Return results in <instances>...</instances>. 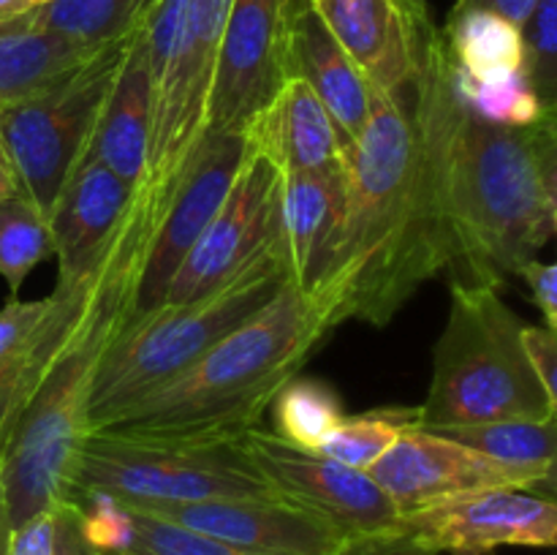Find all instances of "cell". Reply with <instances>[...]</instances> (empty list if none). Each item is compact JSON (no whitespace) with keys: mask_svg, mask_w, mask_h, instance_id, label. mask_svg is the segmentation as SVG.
Instances as JSON below:
<instances>
[{"mask_svg":"<svg viewBox=\"0 0 557 555\" xmlns=\"http://www.w3.org/2000/svg\"><path fill=\"white\" fill-rule=\"evenodd\" d=\"M455 54L424 33L411 112L455 283L500 288L557 226V118L528 128L487 123L457 96Z\"/></svg>","mask_w":557,"mask_h":555,"instance_id":"cell-1","label":"cell"},{"mask_svg":"<svg viewBox=\"0 0 557 555\" xmlns=\"http://www.w3.org/2000/svg\"><path fill=\"white\" fill-rule=\"evenodd\" d=\"M346 158V210L330 270L315 292L337 321L386 326L446 270V243L424 172L411 92L370 87V114Z\"/></svg>","mask_w":557,"mask_h":555,"instance_id":"cell-2","label":"cell"},{"mask_svg":"<svg viewBox=\"0 0 557 555\" xmlns=\"http://www.w3.org/2000/svg\"><path fill=\"white\" fill-rule=\"evenodd\" d=\"M161 223L136 185L131 207L82 281L69 326L0 449L9 528L71 501L76 457L87 433V400L103 348L134 313L136 283Z\"/></svg>","mask_w":557,"mask_h":555,"instance_id":"cell-3","label":"cell"},{"mask_svg":"<svg viewBox=\"0 0 557 555\" xmlns=\"http://www.w3.org/2000/svg\"><path fill=\"white\" fill-rule=\"evenodd\" d=\"M341 324L319 292L286 283L270 305L223 335L183 373L141 395L98 430L128 435H245L261 424L281 386L299 375Z\"/></svg>","mask_w":557,"mask_h":555,"instance_id":"cell-4","label":"cell"},{"mask_svg":"<svg viewBox=\"0 0 557 555\" xmlns=\"http://www.w3.org/2000/svg\"><path fill=\"white\" fill-rule=\"evenodd\" d=\"M288 281L292 267L281 234L215 292L128 316L98 362L87 400V430L103 428L141 395L183 373L223 335L270 305Z\"/></svg>","mask_w":557,"mask_h":555,"instance_id":"cell-5","label":"cell"},{"mask_svg":"<svg viewBox=\"0 0 557 555\" xmlns=\"http://www.w3.org/2000/svg\"><path fill=\"white\" fill-rule=\"evenodd\" d=\"M522 321L498 288L451 281L446 326L417 428L438 433L506 419H557V403L522 351Z\"/></svg>","mask_w":557,"mask_h":555,"instance_id":"cell-6","label":"cell"},{"mask_svg":"<svg viewBox=\"0 0 557 555\" xmlns=\"http://www.w3.org/2000/svg\"><path fill=\"white\" fill-rule=\"evenodd\" d=\"M103 490L125 504H196L277 495L253 466L245 435L169 439L87 430L76 457V493Z\"/></svg>","mask_w":557,"mask_h":555,"instance_id":"cell-7","label":"cell"},{"mask_svg":"<svg viewBox=\"0 0 557 555\" xmlns=\"http://www.w3.org/2000/svg\"><path fill=\"white\" fill-rule=\"evenodd\" d=\"M128 36L103 44L79 69L0 112V145L22 194L47 218L90 145Z\"/></svg>","mask_w":557,"mask_h":555,"instance_id":"cell-8","label":"cell"},{"mask_svg":"<svg viewBox=\"0 0 557 555\" xmlns=\"http://www.w3.org/2000/svg\"><path fill=\"white\" fill-rule=\"evenodd\" d=\"M232 3L234 0H188L183 54L163 74L152 96L150 152L139 185L161 212H166L180 172L205 134L218 47Z\"/></svg>","mask_w":557,"mask_h":555,"instance_id":"cell-9","label":"cell"},{"mask_svg":"<svg viewBox=\"0 0 557 555\" xmlns=\"http://www.w3.org/2000/svg\"><path fill=\"white\" fill-rule=\"evenodd\" d=\"M281 205L283 172L248 150L223 205L174 272L163 303H188L232 281L283 234Z\"/></svg>","mask_w":557,"mask_h":555,"instance_id":"cell-10","label":"cell"},{"mask_svg":"<svg viewBox=\"0 0 557 555\" xmlns=\"http://www.w3.org/2000/svg\"><path fill=\"white\" fill-rule=\"evenodd\" d=\"M245 446L253 466L281 498L319 515L346 539L389 531L400 522L397 506L368 471L343 466L321 452L299 449L277 439L272 430H261V424L245 433Z\"/></svg>","mask_w":557,"mask_h":555,"instance_id":"cell-11","label":"cell"},{"mask_svg":"<svg viewBox=\"0 0 557 555\" xmlns=\"http://www.w3.org/2000/svg\"><path fill=\"white\" fill-rule=\"evenodd\" d=\"M245 136L239 131H207L190 150L177 185L166 201L161 223L156 229L139 283H136L134 313L158 308L163 303L174 272L183 264L185 254L212 221L218 207L226 199L234 177L245 161ZM131 313V316H134Z\"/></svg>","mask_w":557,"mask_h":555,"instance_id":"cell-12","label":"cell"},{"mask_svg":"<svg viewBox=\"0 0 557 555\" xmlns=\"http://www.w3.org/2000/svg\"><path fill=\"white\" fill-rule=\"evenodd\" d=\"M397 526L428 550L484 555L498 547H555L553 495L525 488H487L400 515Z\"/></svg>","mask_w":557,"mask_h":555,"instance_id":"cell-13","label":"cell"},{"mask_svg":"<svg viewBox=\"0 0 557 555\" xmlns=\"http://www.w3.org/2000/svg\"><path fill=\"white\" fill-rule=\"evenodd\" d=\"M288 0H234L207 101V131H239L288 79Z\"/></svg>","mask_w":557,"mask_h":555,"instance_id":"cell-14","label":"cell"},{"mask_svg":"<svg viewBox=\"0 0 557 555\" xmlns=\"http://www.w3.org/2000/svg\"><path fill=\"white\" fill-rule=\"evenodd\" d=\"M370 479L389 495L400 515L433 506L438 501L487 488H525L553 490L555 477L506 466L484 457L457 441L444 439L430 430L408 428L381 460L368 468Z\"/></svg>","mask_w":557,"mask_h":555,"instance_id":"cell-15","label":"cell"},{"mask_svg":"<svg viewBox=\"0 0 557 555\" xmlns=\"http://www.w3.org/2000/svg\"><path fill=\"white\" fill-rule=\"evenodd\" d=\"M128 506L256 555H335L346 542L337 528L281 495Z\"/></svg>","mask_w":557,"mask_h":555,"instance_id":"cell-16","label":"cell"},{"mask_svg":"<svg viewBox=\"0 0 557 555\" xmlns=\"http://www.w3.org/2000/svg\"><path fill=\"white\" fill-rule=\"evenodd\" d=\"M313 5L370 87L389 96L411 92L424 33L433 25L428 9L406 0H313Z\"/></svg>","mask_w":557,"mask_h":555,"instance_id":"cell-17","label":"cell"},{"mask_svg":"<svg viewBox=\"0 0 557 555\" xmlns=\"http://www.w3.org/2000/svg\"><path fill=\"white\" fill-rule=\"evenodd\" d=\"M134 190L136 185L120 180L101 158L82 156L47 218L58 256V283L82 281L96 264L131 207Z\"/></svg>","mask_w":557,"mask_h":555,"instance_id":"cell-18","label":"cell"},{"mask_svg":"<svg viewBox=\"0 0 557 555\" xmlns=\"http://www.w3.org/2000/svg\"><path fill=\"white\" fill-rule=\"evenodd\" d=\"M286 65L288 76L302 79L324 103L346 152L368 123L370 82L335 41L313 0H288Z\"/></svg>","mask_w":557,"mask_h":555,"instance_id":"cell-19","label":"cell"},{"mask_svg":"<svg viewBox=\"0 0 557 555\" xmlns=\"http://www.w3.org/2000/svg\"><path fill=\"white\" fill-rule=\"evenodd\" d=\"M346 210V158L330 166L283 174V239L292 281L315 292L330 270Z\"/></svg>","mask_w":557,"mask_h":555,"instance_id":"cell-20","label":"cell"},{"mask_svg":"<svg viewBox=\"0 0 557 555\" xmlns=\"http://www.w3.org/2000/svg\"><path fill=\"white\" fill-rule=\"evenodd\" d=\"M152 131V76L147 60L141 22L131 30L120 60L117 76L112 82L96 131L87 145L85 156H96L125 180L128 185H139L147 169Z\"/></svg>","mask_w":557,"mask_h":555,"instance_id":"cell-21","label":"cell"},{"mask_svg":"<svg viewBox=\"0 0 557 555\" xmlns=\"http://www.w3.org/2000/svg\"><path fill=\"white\" fill-rule=\"evenodd\" d=\"M245 147L270 158L283 174L330 166L343 161L341 136L324 103L297 76H288L281 90L243 128Z\"/></svg>","mask_w":557,"mask_h":555,"instance_id":"cell-22","label":"cell"},{"mask_svg":"<svg viewBox=\"0 0 557 555\" xmlns=\"http://www.w3.org/2000/svg\"><path fill=\"white\" fill-rule=\"evenodd\" d=\"M101 47L38 30L25 14L0 20V112L79 69Z\"/></svg>","mask_w":557,"mask_h":555,"instance_id":"cell-23","label":"cell"},{"mask_svg":"<svg viewBox=\"0 0 557 555\" xmlns=\"http://www.w3.org/2000/svg\"><path fill=\"white\" fill-rule=\"evenodd\" d=\"M82 281H85V278H82ZM82 281L71 283V286L58 283L52 292L54 305L52 310H49L47 321L38 326L36 335H33L25 346L0 359V449H3L5 435H9L16 414L22 411V406L27 403L30 392L36 390L38 379H41V373L47 370V362L52 359L54 348H58L65 326H69L71 313H74V305L82 292Z\"/></svg>","mask_w":557,"mask_h":555,"instance_id":"cell-24","label":"cell"},{"mask_svg":"<svg viewBox=\"0 0 557 555\" xmlns=\"http://www.w3.org/2000/svg\"><path fill=\"white\" fill-rule=\"evenodd\" d=\"M441 30L457 65L476 79L522 69L525 58L522 30L493 11H451L449 22Z\"/></svg>","mask_w":557,"mask_h":555,"instance_id":"cell-25","label":"cell"},{"mask_svg":"<svg viewBox=\"0 0 557 555\" xmlns=\"http://www.w3.org/2000/svg\"><path fill=\"white\" fill-rule=\"evenodd\" d=\"M444 439L457 441L484 457L506 466L555 477L557 424L555 419H506V422L468 424V428L438 430Z\"/></svg>","mask_w":557,"mask_h":555,"instance_id":"cell-26","label":"cell"},{"mask_svg":"<svg viewBox=\"0 0 557 555\" xmlns=\"http://www.w3.org/2000/svg\"><path fill=\"white\" fill-rule=\"evenodd\" d=\"M150 5L152 0H52L25 16L38 30L98 47L128 36Z\"/></svg>","mask_w":557,"mask_h":555,"instance_id":"cell-27","label":"cell"},{"mask_svg":"<svg viewBox=\"0 0 557 555\" xmlns=\"http://www.w3.org/2000/svg\"><path fill=\"white\" fill-rule=\"evenodd\" d=\"M270 408L272 422H275L272 433L310 452H319L321 444L346 419L335 390L326 386L324 381L302 379V375L288 379L275 400L270 403Z\"/></svg>","mask_w":557,"mask_h":555,"instance_id":"cell-28","label":"cell"},{"mask_svg":"<svg viewBox=\"0 0 557 555\" xmlns=\"http://www.w3.org/2000/svg\"><path fill=\"white\" fill-rule=\"evenodd\" d=\"M451 79H455V90L462 103L473 114L500 125V128H528V125H536L539 120L555 114V109L544 107L522 69L490 76V79H476V76L466 74L455 60Z\"/></svg>","mask_w":557,"mask_h":555,"instance_id":"cell-29","label":"cell"},{"mask_svg":"<svg viewBox=\"0 0 557 555\" xmlns=\"http://www.w3.org/2000/svg\"><path fill=\"white\" fill-rule=\"evenodd\" d=\"M54 254L49 221L25 194L0 201V278L16 294L33 267Z\"/></svg>","mask_w":557,"mask_h":555,"instance_id":"cell-30","label":"cell"},{"mask_svg":"<svg viewBox=\"0 0 557 555\" xmlns=\"http://www.w3.org/2000/svg\"><path fill=\"white\" fill-rule=\"evenodd\" d=\"M417 428L413 408H379L362 417H346L321 444V455L357 471H368L400 439L403 430Z\"/></svg>","mask_w":557,"mask_h":555,"instance_id":"cell-31","label":"cell"},{"mask_svg":"<svg viewBox=\"0 0 557 555\" xmlns=\"http://www.w3.org/2000/svg\"><path fill=\"white\" fill-rule=\"evenodd\" d=\"M128 509L131 544L125 550L128 555H256L194 531V528L177 526V522L150 515V511L136 509V506H128Z\"/></svg>","mask_w":557,"mask_h":555,"instance_id":"cell-32","label":"cell"},{"mask_svg":"<svg viewBox=\"0 0 557 555\" xmlns=\"http://www.w3.org/2000/svg\"><path fill=\"white\" fill-rule=\"evenodd\" d=\"M522 74L547 109L557 103V0H539L522 27Z\"/></svg>","mask_w":557,"mask_h":555,"instance_id":"cell-33","label":"cell"},{"mask_svg":"<svg viewBox=\"0 0 557 555\" xmlns=\"http://www.w3.org/2000/svg\"><path fill=\"white\" fill-rule=\"evenodd\" d=\"M79 509V526L96 553H125L131 544V509L103 490H87L71 498Z\"/></svg>","mask_w":557,"mask_h":555,"instance_id":"cell-34","label":"cell"},{"mask_svg":"<svg viewBox=\"0 0 557 555\" xmlns=\"http://www.w3.org/2000/svg\"><path fill=\"white\" fill-rule=\"evenodd\" d=\"M52 294L44 299H9L0 308V359L25 346L52 310Z\"/></svg>","mask_w":557,"mask_h":555,"instance_id":"cell-35","label":"cell"},{"mask_svg":"<svg viewBox=\"0 0 557 555\" xmlns=\"http://www.w3.org/2000/svg\"><path fill=\"white\" fill-rule=\"evenodd\" d=\"M522 351L528 365L542 381L544 392L557 403V335L549 326H525L522 324Z\"/></svg>","mask_w":557,"mask_h":555,"instance_id":"cell-36","label":"cell"},{"mask_svg":"<svg viewBox=\"0 0 557 555\" xmlns=\"http://www.w3.org/2000/svg\"><path fill=\"white\" fill-rule=\"evenodd\" d=\"M335 555H435L424 544H419L411 533L403 531L400 526L389 528V531L375 533H359V536H348L341 544Z\"/></svg>","mask_w":557,"mask_h":555,"instance_id":"cell-37","label":"cell"},{"mask_svg":"<svg viewBox=\"0 0 557 555\" xmlns=\"http://www.w3.org/2000/svg\"><path fill=\"white\" fill-rule=\"evenodd\" d=\"M54 517H58V506L14 528L9 533L5 555H54Z\"/></svg>","mask_w":557,"mask_h":555,"instance_id":"cell-38","label":"cell"},{"mask_svg":"<svg viewBox=\"0 0 557 555\" xmlns=\"http://www.w3.org/2000/svg\"><path fill=\"white\" fill-rule=\"evenodd\" d=\"M517 275L525 278L528 288H531V297L536 303V308L542 310L544 321L549 330L557 326V267L549 261L531 259L517 270Z\"/></svg>","mask_w":557,"mask_h":555,"instance_id":"cell-39","label":"cell"},{"mask_svg":"<svg viewBox=\"0 0 557 555\" xmlns=\"http://www.w3.org/2000/svg\"><path fill=\"white\" fill-rule=\"evenodd\" d=\"M54 555H98L90 547L79 526V509L74 501L58 504V517H54Z\"/></svg>","mask_w":557,"mask_h":555,"instance_id":"cell-40","label":"cell"},{"mask_svg":"<svg viewBox=\"0 0 557 555\" xmlns=\"http://www.w3.org/2000/svg\"><path fill=\"white\" fill-rule=\"evenodd\" d=\"M536 3L539 0H457V5L451 11H468V9L493 11V14L504 16V20H509L511 25H517L522 30L525 22L531 20Z\"/></svg>","mask_w":557,"mask_h":555,"instance_id":"cell-41","label":"cell"},{"mask_svg":"<svg viewBox=\"0 0 557 555\" xmlns=\"http://www.w3.org/2000/svg\"><path fill=\"white\" fill-rule=\"evenodd\" d=\"M16 194H22L20 180H16L9 156H5L3 145H0V201L11 199V196H16Z\"/></svg>","mask_w":557,"mask_h":555,"instance_id":"cell-42","label":"cell"},{"mask_svg":"<svg viewBox=\"0 0 557 555\" xmlns=\"http://www.w3.org/2000/svg\"><path fill=\"white\" fill-rule=\"evenodd\" d=\"M25 11H30L27 0H0V20H11V16H20Z\"/></svg>","mask_w":557,"mask_h":555,"instance_id":"cell-43","label":"cell"},{"mask_svg":"<svg viewBox=\"0 0 557 555\" xmlns=\"http://www.w3.org/2000/svg\"><path fill=\"white\" fill-rule=\"evenodd\" d=\"M9 517H5V501H3V484H0V555H5V547H9Z\"/></svg>","mask_w":557,"mask_h":555,"instance_id":"cell-44","label":"cell"},{"mask_svg":"<svg viewBox=\"0 0 557 555\" xmlns=\"http://www.w3.org/2000/svg\"><path fill=\"white\" fill-rule=\"evenodd\" d=\"M44 3H52V0H27V9H38Z\"/></svg>","mask_w":557,"mask_h":555,"instance_id":"cell-45","label":"cell"},{"mask_svg":"<svg viewBox=\"0 0 557 555\" xmlns=\"http://www.w3.org/2000/svg\"><path fill=\"white\" fill-rule=\"evenodd\" d=\"M406 3H411L413 9H428V0H406Z\"/></svg>","mask_w":557,"mask_h":555,"instance_id":"cell-46","label":"cell"},{"mask_svg":"<svg viewBox=\"0 0 557 555\" xmlns=\"http://www.w3.org/2000/svg\"><path fill=\"white\" fill-rule=\"evenodd\" d=\"M98 555H128V553H98Z\"/></svg>","mask_w":557,"mask_h":555,"instance_id":"cell-47","label":"cell"}]
</instances>
